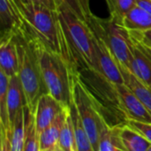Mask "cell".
Wrapping results in <instances>:
<instances>
[{"mask_svg": "<svg viewBox=\"0 0 151 151\" xmlns=\"http://www.w3.org/2000/svg\"><path fill=\"white\" fill-rule=\"evenodd\" d=\"M15 2L22 15L28 38L61 55L74 71L58 11L27 0Z\"/></svg>", "mask_w": 151, "mask_h": 151, "instance_id": "cell-1", "label": "cell"}, {"mask_svg": "<svg viewBox=\"0 0 151 151\" xmlns=\"http://www.w3.org/2000/svg\"><path fill=\"white\" fill-rule=\"evenodd\" d=\"M58 14L74 71L77 73L82 69L96 70L95 36L89 26L68 9L59 8Z\"/></svg>", "mask_w": 151, "mask_h": 151, "instance_id": "cell-2", "label": "cell"}, {"mask_svg": "<svg viewBox=\"0 0 151 151\" xmlns=\"http://www.w3.org/2000/svg\"><path fill=\"white\" fill-rule=\"evenodd\" d=\"M33 42L48 93L64 107H70L73 102V77L76 73L61 55L46 49L34 40Z\"/></svg>", "mask_w": 151, "mask_h": 151, "instance_id": "cell-3", "label": "cell"}, {"mask_svg": "<svg viewBox=\"0 0 151 151\" xmlns=\"http://www.w3.org/2000/svg\"><path fill=\"white\" fill-rule=\"evenodd\" d=\"M77 73L108 125L114 127L127 124V118L121 109L116 85L92 69H82Z\"/></svg>", "mask_w": 151, "mask_h": 151, "instance_id": "cell-4", "label": "cell"}, {"mask_svg": "<svg viewBox=\"0 0 151 151\" xmlns=\"http://www.w3.org/2000/svg\"><path fill=\"white\" fill-rule=\"evenodd\" d=\"M17 41L19 59L18 76L24 89L27 107L35 113L39 98L48 91L43 82L33 40L17 36Z\"/></svg>", "mask_w": 151, "mask_h": 151, "instance_id": "cell-5", "label": "cell"}, {"mask_svg": "<svg viewBox=\"0 0 151 151\" xmlns=\"http://www.w3.org/2000/svg\"><path fill=\"white\" fill-rule=\"evenodd\" d=\"M87 23L93 34L104 43L119 65L130 70L132 61L130 31L111 17L102 19L93 13Z\"/></svg>", "mask_w": 151, "mask_h": 151, "instance_id": "cell-6", "label": "cell"}, {"mask_svg": "<svg viewBox=\"0 0 151 151\" xmlns=\"http://www.w3.org/2000/svg\"><path fill=\"white\" fill-rule=\"evenodd\" d=\"M73 100L77 108L82 125L88 134L95 151L98 150V143L103 129L108 124L88 91L81 82L78 73L73 77Z\"/></svg>", "mask_w": 151, "mask_h": 151, "instance_id": "cell-7", "label": "cell"}, {"mask_svg": "<svg viewBox=\"0 0 151 151\" xmlns=\"http://www.w3.org/2000/svg\"><path fill=\"white\" fill-rule=\"evenodd\" d=\"M132 61L130 71L146 85H151V46L144 40L142 32L130 31Z\"/></svg>", "mask_w": 151, "mask_h": 151, "instance_id": "cell-8", "label": "cell"}, {"mask_svg": "<svg viewBox=\"0 0 151 151\" xmlns=\"http://www.w3.org/2000/svg\"><path fill=\"white\" fill-rule=\"evenodd\" d=\"M95 45L96 53V68L94 71L114 85L124 84V77L119 63L104 43L96 36Z\"/></svg>", "mask_w": 151, "mask_h": 151, "instance_id": "cell-9", "label": "cell"}, {"mask_svg": "<svg viewBox=\"0 0 151 151\" xmlns=\"http://www.w3.org/2000/svg\"><path fill=\"white\" fill-rule=\"evenodd\" d=\"M121 109L126 115L127 121L133 120L137 122L151 124V115L141 102L138 97L125 85H116Z\"/></svg>", "mask_w": 151, "mask_h": 151, "instance_id": "cell-10", "label": "cell"}, {"mask_svg": "<svg viewBox=\"0 0 151 151\" xmlns=\"http://www.w3.org/2000/svg\"><path fill=\"white\" fill-rule=\"evenodd\" d=\"M65 108L67 107H64L50 93L42 94L37 101L34 113L37 134L50 126Z\"/></svg>", "mask_w": 151, "mask_h": 151, "instance_id": "cell-11", "label": "cell"}, {"mask_svg": "<svg viewBox=\"0 0 151 151\" xmlns=\"http://www.w3.org/2000/svg\"><path fill=\"white\" fill-rule=\"evenodd\" d=\"M0 22L2 33H12L28 38L22 15L15 0H0Z\"/></svg>", "mask_w": 151, "mask_h": 151, "instance_id": "cell-12", "label": "cell"}, {"mask_svg": "<svg viewBox=\"0 0 151 151\" xmlns=\"http://www.w3.org/2000/svg\"><path fill=\"white\" fill-rule=\"evenodd\" d=\"M19 69L17 36L2 33L0 42V70L9 77L17 76Z\"/></svg>", "mask_w": 151, "mask_h": 151, "instance_id": "cell-13", "label": "cell"}, {"mask_svg": "<svg viewBox=\"0 0 151 151\" xmlns=\"http://www.w3.org/2000/svg\"><path fill=\"white\" fill-rule=\"evenodd\" d=\"M7 105L12 131V127L17 114L25 106H27L24 89L18 75L10 77L7 93Z\"/></svg>", "mask_w": 151, "mask_h": 151, "instance_id": "cell-14", "label": "cell"}, {"mask_svg": "<svg viewBox=\"0 0 151 151\" xmlns=\"http://www.w3.org/2000/svg\"><path fill=\"white\" fill-rule=\"evenodd\" d=\"M119 139L126 151H147L151 142L127 123L116 126Z\"/></svg>", "mask_w": 151, "mask_h": 151, "instance_id": "cell-15", "label": "cell"}, {"mask_svg": "<svg viewBox=\"0 0 151 151\" xmlns=\"http://www.w3.org/2000/svg\"><path fill=\"white\" fill-rule=\"evenodd\" d=\"M69 112V107L65 108L56 118V120L39 135L40 151H52L58 145L64 123Z\"/></svg>", "mask_w": 151, "mask_h": 151, "instance_id": "cell-16", "label": "cell"}, {"mask_svg": "<svg viewBox=\"0 0 151 151\" xmlns=\"http://www.w3.org/2000/svg\"><path fill=\"white\" fill-rule=\"evenodd\" d=\"M120 70L124 77V84L138 97L151 115V89L150 86L142 83L129 69L119 65Z\"/></svg>", "mask_w": 151, "mask_h": 151, "instance_id": "cell-17", "label": "cell"}, {"mask_svg": "<svg viewBox=\"0 0 151 151\" xmlns=\"http://www.w3.org/2000/svg\"><path fill=\"white\" fill-rule=\"evenodd\" d=\"M123 25L129 31L146 32L151 29V15L135 4L125 16Z\"/></svg>", "mask_w": 151, "mask_h": 151, "instance_id": "cell-18", "label": "cell"}, {"mask_svg": "<svg viewBox=\"0 0 151 151\" xmlns=\"http://www.w3.org/2000/svg\"><path fill=\"white\" fill-rule=\"evenodd\" d=\"M70 115L73 120V129H74V134H75V141H76V146L78 151H95L93 144L91 142V140L87 133L82 122L81 120V117L79 116L77 108L73 102L70 105Z\"/></svg>", "mask_w": 151, "mask_h": 151, "instance_id": "cell-19", "label": "cell"}, {"mask_svg": "<svg viewBox=\"0 0 151 151\" xmlns=\"http://www.w3.org/2000/svg\"><path fill=\"white\" fill-rule=\"evenodd\" d=\"M23 109L25 117V144L23 151H40L34 113L31 112L27 106H25Z\"/></svg>", "mask_w": 151, "mask_h": 151, "instance_id": "cell-20", "label": "cell"}, {"mask_svg": "<svg viewBox=\"0 0 151 151\" xmlns=\"http://www.w3.org/2000/svg\"><path fill=\"white\" fill-rule=\"evenodd\" d=\"M25 144L24 109L17 114L11 131V151H23Z\"/></svg>", "mask_w": 151, "mask_h": 151, "instance_id": "cell-21", "label": "cell"}, {"mask_svg": "<svg viewBox=\"0 0 151 151\" xmlns=\"http://www.w3.org/2000/svg\"><path fill=\"white\" fill-rule=\"evenodd\" d=\"M97 151H126L119 139L116 126L111 127L108 124L104 126L100 136Z\"/></svg>", "mask_w": 151, "mask_h": 151, "instance_id": "cell-22", "label": "cell"}, {"mask_svg": "<svg viewBox=\"0 0 151 151\" xmlns=\"http://www.w3.org/2000/svg\"><path fill=\"white\" fill-rule=\"evenodd\" d=\"M10 77L0 70V126L11 131V125L8 114L7 93Z\"/></svg>", "mask_w": 151, "mask_h": 151, "instance_id": "cell-23", "label": "cell"}, {"mask_svg": "<svg viewBox=\"0 0 151 151\" xmlns=\"http://www.w3.org/2000/svg\"><path fill=\"white\" fill-rule=\"evenodd\" d=\"M58 9L63 7L68 9L79 19L88 21L90 15L92 14L89 7V0H57Z\"/></svg>", "mask_w": 151, "mask_h": 151, "instance_id": "cell-24", "label": "cell"}, {"mask_svg": "<svg viewBox=\"0 0 151 151\" xmlns=\"http://www.w3.org/2000/svg\"><path fill=\"white\" fill-rule=\"evenodd\" d=\"M58 147L61 148L64 151H78L76 146L73 120L70 115V107H69V112L67 114L66 119L61 130Z\"/></svg>", "mask_w": 151, "mask_h": 151, "instance_id": "cell-25", "label": "cell"}, {"mask_svg": "<svg viewBox=\"0 0 151 151\" xmlns=\"http://www.w3.org/2000/svg\"><path fill=\"white\" fill-rule=\"evenodd\" d=\"M109 8L111 18L123 25L127 12L135 5V0H105Z\"/></svg>", "mask_w": 151, "mask_h": 151, "instance_id": "cell-26", "label": "cell"}, {"mask_svg": "<svg viewBox=\"0 0 151 151\" xmlns=\"http://www.w3.org/2000/svg\"><path fill=\"white\" fill-rule=\"evenodd\" d=\"M127 124L135 129L137 132H139L141 134H142L148 141L151 142V124L148 123H142V122H137L133 120H128Z\"/></svg>", "mask_w": 151, "mask_h": 151, "instance_id": "cell-27", "label": "cell"}, {"mask_svg": "<svg viewBox=\"0 0 151 151\" xmlns=\"http://www.w3.org/2000/svg\"><path fill=\"white\" fill-rule=\"evenodd\" d=\"M0 151H11V131L0 126Z\"/></svg>", "mask_w": 151, "mask_h": 151, "instance_id": "cell-28", "label": "cell"}, {"mask_svg": "<svg viewBox=\"0 0 151 151\" xmlns=\"http://www.w3.org/2000/svg\"><path fill=\"white\" fill-rule=\"evenodd\" d=\"M27 1L35 2V3L45 5L48 8H50L51 10H54V11H58V6L57 0H27Z\"/></svg>", "mask_w": 151, "mask_h": 151, "instance_id": "cell-29", "label": "cell"}, {"mask_svg": "<svg viewBox=\"0 0 151 151\" xmlns=\"http://www.w3.org/2000/svg\"><path fill=\"white\" fill-rule=\"evenodd\" d=\"M135 4L151 15V0H135Z\"/></svg>", "mask_w": 151, "mask_h": 151, "instance_id": "cell-30", "label": "cell"}, {"mask_svg": "<svg viewBox=\"0 0 151 151\" xmlns=\"http://www.w3.org/2000/svg\"><path fill=\"white\" fill-rule=\"evenodd\" d=\"M142 36H143L144 40L151 46V29L146 32H142Z\"/></svg>", "mask_w": 151, "mask_h": 151, "instance_id": "cell-31", "label": "cell"}, {"mask_svg": "<svg viewBox=\"0 0 151 151\" xmlns=\"http://www.w3.org/2000/svg\"><path fill=\"white\" fill-rule=\"evenodd\" d=\"M52 151H64V150H63L61 148H59V147H58V146H57V147H56V148H55V149H54Z\"/></svg>", "mask_w": 151, "mask_h": 151, "instance_id": "cell-32", "label": "cell"}, {"mask_svg": "<svg viewBox=\"0 0 151 151\" xmlns=\"http://www.w3.org/2000/svg\"><path fill=\"white\" fill-rule=\"evenodd\" d=\"M147 151H151V146L150 147V149H149V150H148Z\"/></svg>", "mask_w": 151, "mask_h": 151, "instance_id": "cell-33", "label": "cell"}, {"mask_svg": "<svg viewBox=\"0 0 151 151\" xmlns=\"http://www.w3.org/2000/svg\"><path fill=\"white\" fill-rule=\"evenodd\" d=\"M150 89H151V85H150Z\"/></svg>", "mask_w": 151, "mask_h": 151, "instance_id": "cell-34", "label": "cell"}]
</instances>
